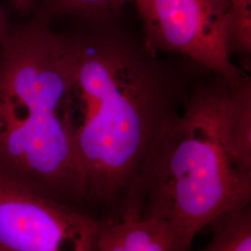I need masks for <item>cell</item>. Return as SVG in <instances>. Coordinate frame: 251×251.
Segmentation results:
<instances>
[{
    "label": "cell",
    "instance_id": "obj_1",
    "mask_svg": "<svg viewBox=\"0 0 251 251\" xmlns=\"http://www.w3.org/2000/svg\"><path fill=\"white\" fill-rule=\"evenodd\" d=\"M72 78L65 117L98 219L139 218L144 171L163 124L192 81L139 40L104 26L70 34Z\"/></svg>",
    "mask_w": 251,
    "mask_h": 251
},
{
    "label": "cell",
    "instance_id": "obj_2",
    "mask_svg": "<svg viewBox=\"0 0 251 251\" xmlns=\"http://www.w3.org/2000/svg\"><path fill=\"white\" fill-rule=\"evenodd\" d=\"M72 38L34 17L0 42V172L88 213V189L65 117Z\"/></svg>",
    "mask_w": 251,
    "mask_h": 251
},
{
    "label": "cell",
    "instance_id": "obj_3",
    "mask_svg": "<svg viewBox=\"0 0 251 251\" xmlns=\"http://www.w3.org/2000/svg\"><path fill=\"white\" fill-rule=\"evenodd\" d=\"M232 88L224 76L192 82L182 107L156 135L144 178L143 219L170 229L173 251H189L223 213L251 205V168L229 136Z\"/></svg>",
    "mask_w": 251,
    "mask_h": 251
},
{
    "label": "cell",
    "instance_id": "obj_4",
    "mask_svg": "<svg viewBox=\"0 0 251 251\" xmlns=\"http://www.w3.org/2000/svg\"><path fill=\"white\" fill-rule=\"evenodd\" d=\"M143 25V39L153 52L188 57L236 88L249 76L226 52L224 19L229 0H132Z\"/></svg>",
    "mask_w": 251,
    "mask_h": 251
},
{
    "label": "cell",
    "instance_id": "obj_5",
    "mask_svg": "<svg viewBox=\"0 0 251 251\" xmlns=\"http://www.w3.org/2000/svg\"><path fill=\"white\" fill-rule=\"evenodd\" d=\"M100 225L0 172V251H96Z\"/></svg>",
    "mask_w": 251,
    "mask_h": 251
},
{
    "label": "cell",
    "instance_id": "obj_6",
    "mask_svg": "<svg viewBox=\"0 0 251 251\" xmlns=\"http://www.w3.org/2000/svg\"><path fill=\"white\" fill-rule=\"evenodd\" d=\"M96 251H173V248L167 225L139 217L101 220Z\"/></svg>",
    "mask_w": 251,
    "mask_h": 251
},
{
    "label": "cell",
    "instance_id": "obj_7",
    "mask_svg": "<svg viewBox=\"0 0 251 251\" xmlns=\"http://www.w3.org/2000/svg\"><path fill=\"white\" fill-rule=\"evenodd\" d=\"M207 227L211 239L199 251H251V205L223 213Z\"/></svg>",
    "mask_w": 251,
    "mask_h": 251
},
{
    "label": "cell",
    "instance_id": "obj_8",
    "mask_svg": "<svg viewBox=\"0 0 251 251\" xmlns=\"http://www.w3.org/2000/svg\"><path fill=\"white\" fill-rule=\"evenodd\" d=\"M129 1L132 0H41L36 17L48 24L63 16L104 24L117 16Z\"/></svg>",
    "mask_w": 251,
    "mask_h": 251
},
{
    "label": "cell",
    "instance_id": "obj_9",
    "mask_svg": "<svg viewBox=\"0 0 251 251\" xmlns=\"http://www.w3.org/2000/svg\"><path fill=\"white\" fill-rule=\"evenodd\" d=\"M229 136L233 150L244 165L251 168V79L232 89Z\"/></svg>",
    "mask_w": 251,
    "mask_h": 251
},
{
    "label": "cell",
    "instance_id": "obj_10",
    "mask_svg": "<svg viewBox=\"0 0 251 251\" xmlns=\"http://www.w3.org/2000/svg\"><path fill=\"white\" fill-rule=\"evenodd\" d=\"M224 41L228 56L250 59L251 55V0H229L224 19Z\"/></svg>",
    "mask_w": 251,
    "mask_h": 251
},
{
    "label": "cell",
    "instance_id": "obj_11",
    "mask_svg": "<svg viewBox=\"0 0 251 251\" xmlns=\"http://www.w3.org/2000/svg\"><path fill=\"white\" fill-rule=\"evenodd\" d=\"M11 5L17 11L22 13H27L31 9H34L41 0H10Z\"/></svg>",
    "mask_w": 251,
    "mask_h": 251
},
{
    "label": "cell",
    "instance_id": "obj_12",
    "mask_svg": "<svg viewBox=\"0 0 251 251\" xmlns=\"http://www.w3.org/2000/svg\"><path fill=\"white\" fill-rule=\"evenodd\" d=\"M11 26L9 25L7 19L4 15V12L0 7V42L9 34Z\"/></svg>",
    "mask_w": 251,
    "mask_h": 251
}]
</instances>
